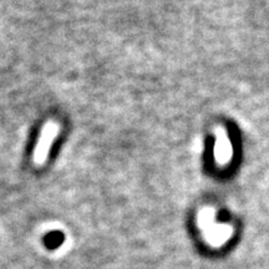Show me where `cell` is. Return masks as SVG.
<instances>
[{"mask_svg":"<svg viewBox=\"0 0 269 269\" xmlns=\"http://www.w3.org/2000/svg\"><path fill=\"white\" fill-rule=\"evenodd\" d=\"M56 134H58V126H56L54 122H49V124L45 125V127L43 129L42 137H40L39 142H37V146L36 148H35L34 153V160L37 165L44 164L49 147H50V145L53 143Z\"/></svg>","mask_w":269,"mask_h":269,"instance_id":"cell-1","label":"cell"},{"mask_svg":"<svg viewBox=\"0 0 269 269\" xmlns=\"http://www.w3.org/2000/svg\"><path fill=\"white\" fill-rule=\"evenodd\" d=\"M62 241H64V236L61 233L53 232L46 237L45 243L49 248H56V247H59L62 243Z\"/></svg>","mask_w":269,"mask_h":269,"instance_id":"cell-2","label":"cell"}]
</instances>
